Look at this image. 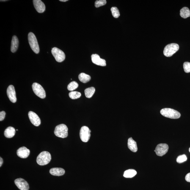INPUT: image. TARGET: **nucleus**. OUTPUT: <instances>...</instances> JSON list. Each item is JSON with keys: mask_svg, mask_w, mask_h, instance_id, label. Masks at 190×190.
I'll return each instance as SVG.
<instances>
[{"mask_svg": "<svg viewBox=\"0 0 190 190\" xmlns=\"http://www.w3.org/2000/svg\"><path fill=\"white\" fill-rule=\"evenodd\" d=\"M162 115L168 118L177 119L180 118L181 114L176 110L170 108H164L160 111Z\"/></svg>", "mask_w": 190, "mask_h": 190, "instance_id": "1", "label": "nucleus"}, {"mask_svg": "<svg viewBox=\"0 0 190 190\" xmlns=\"http://www.w3.org/2000/svg\"><path fill=\"white\" fill-rule=\"evenodd\" d=\"M51 158V155L49 153L44 151L41 152L37 156V162L39 165H46L50 162Z\"/></svg>", "mask_w": 190, "mask_h": 190, "instance_id": "2", "label": "nucleus"}, {"mask_svg": "<svg viewBox=\"0 0 190 190\" xmlns=\"http://www.w3.org/2000/svg\"><path fill=\"white\" fill-rule=\"evenodd\" d=\"M28 40L33 51L36 54H38L40 52V48L35 35L32 32H29L28 35Z\"/></svg>", "mask_w": 190, "mask_h": 190, "instance_id": "3", "label": "nucleus"}, {"mask_svg": "<svg viewBox=\"0 0 190 190\" xmlns=\"http://www.w3.org/2000/svg\"><path fill=\"white\" fill-rule=\"evenodd\" d=\"M68 128L64 124L58 125L55 128L54 134L58 137L61 138H66L68 135Z\"/></svg>", "mask_w": 190, "mask_h": 190, "instance_id": "4", "label": "nucleus"}, {"mask_svg": "<svg viewBox=\"0 0 190 190\" xmlns=\"http://www.w3.org/2000/svg\"><path fill=\"white\" fill-rule=\"evenodd\" d=\"M179 46L176 43H172L166 45L164 48L163 54L166 57H170L178 51Z\"/></svg>", "mask_w": 190, "mask_h": 190, "instance_id": "5", "label": "nucleus"}, {"mask_svg": "<svg viewBox=\"0 0 190 190\" xmlns=\"http://www.w3.org/2000/svg\"><path fill=\"white\" fill-rule=\"evenodd\" d=\"M33 91L36 95L41 99H44L46 97V93L43 87L37 83H34L32 85Z\"/></svg>", "mask_w": 190, "mask_h": 190, "instance_id": "6", "label": "nucleus"}, {"mask_svg": "<svg viewBox=\"0 0 190 190\" xmlns=\"http://www.w3.org/2000/svg\"><path fill=\"white\" fill-rule=\"evenodd\" d=\"M51 53L57 62H62L65 59V53L59 48L54 47L52 49Z\"/></svg>", "mask_w": 190, "mask_h": 190, "instance_id": "7", "label": "nucleus"}, {"mask_svg": "<svg viewBox=\"0 0 190 190\" xmlns=\"http://www.w3.org/2000/svg\"><path fill=\"white\" fill-rule=\"evenodd\" d=\"M91 131L88 127L86 126L82 127L80 130V138L82 142H88L91 136Z\"/></svg>", "mask_w": 190, "mask_h": 190, "instance_id": "8", "label": "nucleus"}, {"mask_svg": "<svg viewBox=\"0 0 190 190\" xmlns=\"http://www.w3.org/2000/svg\"><path fill=\"white\" fill-rule=\"evenodd\" d=\"M168 149V145L167 144H160L156 146L155 152L158 156H162L167 153Z\"/></svg>", "mask_w": 190, "mask_h": 190, "instance_id": "9", "label": "nucleus"}, {"mask_svg": "<svg viewBox=\"0 0 190 190\" xmlns=\"http://www.w3.org/2000/svg\"><path fill=\"white\" fill-rule=\"evenodd\" d=\"M16 185L20 190H29V185L27 182L22 178L16 179L15 181Z\"/></svg>", "mask_w": 190, "mask_h": 190, "instance_id": "10", "label": "nucleus"}, {"mask_svg": "<svg viewBox=\"0 0 190 190\" xmlns=\"http://www.w3.org/2000/svg\"><path fill=\"white\" fill-rule=\"evenodd\" d=\"M28 116L32 124L36 126H38L41 124L40 119L35 113L32 111H29L28 113Z\"/></svg>", "mask_w": 190, "mask_h": 190, "instance_id": "11", "label": "nucleus"}, {"mask_svg": "<svg viewBox=\"0 0 190 190\" xmlns=\"http://www.w3.org/2000/svg\"><path fill=\"white\" fill-rule=\"evenodd\" d=\"M7 94L10 101L13 103L16 102V94L14 86L11 85L9 86L7 90Z\"/></svg>", "mask_w": 190, "mask_h": 190, "instance_id": "12", "label": "nucleus"}, {"mask_svg": "<svg viewBox=\"0 0 190 190\" xmlns=\"http://www.w3.org/2000/svg\"><path fill=\"white\" fill-rule=\"evenodd\" d=\"M91 59L92 62L95 65L101 66H105L106 65V61L105 60L101 59L98 54H92Z\"/></svg>", "mask_w": 190, "mask_h": 190, "instance_id": "13", "label": "nucleus"}, {"mask_svg": "<svg viewBox=\"0 0 190 190\" xmlns=\"http://www.w3.org/2000/svg\"><path fill=\"white\" fill-rule=\"evenodd\" d=\"M34 8L39 13H43L45 9V4L41 0H34L33 1Z\"/></svg>", "mask_w": 190, "mask_h": 190, "instance_id": "14", "label": "nucleus"}, {"mask_svg": "<svg viewBox=\"0 0 190 190\" xmlns=\"http://www.w3.org/2000/svg\"><path fill=\"white\" fill-rule=\"evenodd\" d=\"M30 151L26 147H23L18 149L17 151V156L20 158H26L29 156Z\"/></svg>", "mask_w": 190, "mask_h": 190, "instance_id": "15", "label": "nucleus"}, {"mask_svg": "<svg viewBox=\"0 0 190 190\" xmlns=\"http://www.w3.org/2000/svg\"><path fill=\"white\" fill-rule=\"evenodd\" d=\"M50 173L55 176H61L65 173V170L62 168H54L50 169Z\"/></svg>", "mask_w": 190, "mask_h": 190, "instance_id": "16", "label": "nucleus"}, {"mask_svg": "<svg viewBox=\"0 0 190 190\" xmlns=\"http://www.w3.org/2000/svg\"><path fill=\"white\" fill-rule=\"evenodd\" d=\"M19 41L16 36L12 37L11 43V51L12 53H15L17 51L18 47Z\"/></svg>", "mask_w": 190, "mask_h": 190, "instance_id": "17", "label": "nucleus"}, {"mask_svg": "<svg viewBox=\"0 0 190 190\" xmlns=\"http://www.w3.org/2000/svg\"><path fill=\"white\" fill-rule=\"evenodd\" d=\"M128 148L132 151L136 152L137 151V144L136 141H135L132 138H130L128 139Z\"/></svg>", "mask_w": 190, "mask_h": 190, "instance_id": "18", "label": "nucleus"}, {"mask_svg": "<svg viewBox=\"0 0 190 190\" xmlns=\"http://www.w3.org/2000/svg\"><path fill=\"white\" fill-rule=\"evenodd\" d=\"M15 128L11 126H9L5 130L4 134L6 138H11L15 136Z\"/></svg>", "mask_w": 190, "mask_h": 190, "instance_id": "19", "label": "nucleus"}, {"mask_svg": "<svg viewBox=\"0 0 190 190\" xmlns=\"http://www.w3.org/2000/svg\"><path fill=\"white\" fill-rule=\"evenodd\" d=\"M78 79L81 82L86 83L90 80L91 77L89 75L85 73H81L78 75Z\"/></svg>", "mask_w": 190, "mask_h": 190, "instance_id": "20", "label": "nucleus"}, {"mask_svg": "<svg viewBox=\"0 0 190 190\" xmlns=\"http://www.w3.org/2000/svg\"><path fill=\"white\" fill-rule=\"evenodd\" d=\"M180 15L182 18H186L190 16V11L187 7H184L180 11Z\"/></svg>", "mask_w": 190, "mask_h": 190, "instance_id": "21", "label": "nucleus"}, {"mask_svg": "<svg viewBox=\"0 0 190 190\" xmlns=\"http://www.w3.org/2000/svg\"><path fill=\"white\" fill-rule=\"evenodd\" d=\"M95 87H91L86 89L85 90V93L86 98H91L95 93Z\"/></svg>", "mask_w": 190, "mask_h": 190, "instance_id": "22", "label": "nucleus"}, {"mask_svg": "<svg viewBox=\"0 0 190 190\" xmlns=\"http://www.w3.org/2000/svg\"><path fill=\"white\" fill-rule=\"evenodd\" d=\"M137 172L134 169H128L126 170L124 174V176L126 178H132L136 175Z\"/></svg>", "mask_w": 190, "mask_h": 190, "instance_id": "23", "label": "nucleus"}, {"mask_svg": "<svg viewBox=\"0 0 190 190\" xmlns=\"http://www.w3.org/2000/svg\"><path fill=\"white\" fill-rule=\"evenodd\" d=\"M69 97L72 99H76L81 97V94L80 93L77 91H72L69 94Z\"/></svg>", "mask_w": 190, "mask_h": 190, "instance_id": "24", "label": "nucleus"}, {"mask_svg": "<svg viewBox=\"0 0 190 190\" xmlns=\"http://www.w3.org/2000/svg\"><path fill=\"white\" fill-rule=\"evenodd\" d=\"M78 85L75 81H72L67 86V89L70 91H73L76 89L78 87Z\"/></svg>", "mask_w": 190, "mask_h": 190, "instance_id": "25", "label": "nucleus"}, {"mask_svg": "<svg viewBox=\"0 0 190 190\" xmlns=\"http://www.w3.org/2000/svg\"><path fill=\"white\" fill-rule=\"evenodd\" d=\"M111 10L113 16L114 18H118L120 16V12H119L118 9L117 7H113L111 8Z\"/></svg>", "mask_w": 190, "mask_h": 190, "instance_id": "26", "label": "nucleus"}, {"mask_svg": "<svg viewBox=\"0 0 190 190\" xmlns=\"http://www.w3.org/2000/svg\"><path fill=\"white\" fill-rule=\"evenodd\" d=\"M187 160V158L186 155H180L177 157L176 161L177 163H181L186 161Z\"/></svg>", "mask_w": 190, "mask_h": 190, "instance_id": "27", "label": "nucleus"}, {"mask_svg": "<svg viewBox=\"0 0 190 190\" xmlns=\"http://www.w3.org/2000/svg\"><path fill=\"white\" fill-rule=\"evenodd\" d=\"M106 0H99L96 1L95 3V6L96 7H99L105 5L106 4Z\"/></svg>", "mask_w": 190, "mask_h": 190, "instance_id": "28", "label": "nucleus"}, {"mask_svg": "<svg viewBox=\"0 0 190 190\" xmlns=\"http://www.w3.org/2000/svg\"><path fill=\"white\" fill-rule=\"evenodd\" d=\"M183 67L185 72L189 73L190 72V63L186 62L184 63Z\"/></svg>", "mask_w": 190, "mask_h": 190, "instance_id": "29", "label": "nucleus"}, {"mask_svg": "<svg viewBox=\"0 0 190 190\" xmlns=\"http://www.w3.org/2000/svg\"><path fill=\"white\" fill-rule=\"evenodd\" d=\"M6 113L4 111H1L0 112V121H1L4 120L5 117Z\"/></svg>", "mask_w": 190, "mask_h": 190, "instance_id": "30", "label": "nucleus"}, {"mask_svg": "<svg viewBox=\"0 0 190 190\" xmlns=\"http://www.w3.org/2000/svg\"><path fill=\"white\" fill-rule=\"evenodd\" d=\"M185 180L187 182L190 183V172L187 174L185 177Z\"/></svg>", "mask_w": 190, "mask_h": 190, "instance_id": "31", "label": "nucleus"}, {"mask_svg": "<svg viewBox=\"0 0 190 190\" xmlns=\"http://www.w3.org/2000/svg\"><path fill=\"white\" fill-rule=\"evenodd\" d=\"M3 163V158L1 157L0 158V167H1Z\"/></svg>", "mask_w": 190, "mask_h": 190, "instance_id": "32", "label": "nucleus"}, {"mask_svg": "<svg viewBox=\"0 0 190 190\" xmlns=\"http://www.w3.org/2000/svg\"><path fill=\"white\" fill-rule=\"evenodd\" d=\"M62 1V2H66V1H68V0H60V1Z\"/></svg>", "mask_w": 190, "mask_h": 190, "instance_id": "33", "label": "nucleus"}, {"mask_svg": "<svg viewBox=\"0 0 190 190\" xmlns=\"http://www.w3.org/2000/svg\"><path fill=\"white\" fill-rule=\"evenodd\" d=\"M189 152H190V148H189Z\"/></svg>", "mask_w": 190, "mask_h": 190, "instance_id": "34", "label": "nucleus"}]
</instances>
